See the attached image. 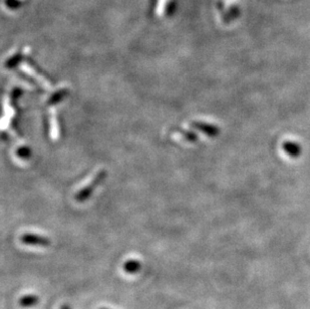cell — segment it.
Here are the masks:
<instances>
[{"label": "cell", "instance_id": "cell-1", "mask_svg": "<svg viewBox=\"0 0 310 309\" xmlns=\"http://www.w3.org/2000/svg\"><path fill=\"white\" fill-rule=\"evenodd\" d=\"M106 175H107V173H106L105 171L100 172V173L96 176V178L94 179V181H93L90 185H88L85 189H83L82 191H80V192L78 193V195H76V200L82 202V201H85L86 199H88V198L91 196V193L94 191L95 187L98 186V185L104 180V178L106 177Z\"/></svg>", "mask_w": 310, "mask_h": 309}, {"label": "cell", "instance_id": "cell-6", "mask_svg": "<svg viewBox=\"0 0 310 309\" xmlns=\"http://www.w3.org/2000/svg\"><path fill=\"white\" fill-rule=\"evenodd\" d=\"M142 264L138 260H128L124 264V270L129 274H135L138 273L141 270Z\"/></svg>", "mask_w": 310, "mask_h": 309}, {"label": "cell", "instance_id": "cell-3", "mask_svg": "<svg viewBox=\"0 0 310 309\" xmlns=\"http://www.w3.org/2000/svg\"><path fill=\"white\" fill-rule=\"evenodd\" d=\"M193 128L197 129L198 131L204 133L210 138H216L220 135V129L214 125L207 124L204 122H194L191 124Z\"/></svg>", "mask_w": 310, "mask_h": 309}, {"label": "cell", "instance_id": "cell-2", "mask_svg": "<svg viewBox=\"0 0 310 309\" xmlns=\"http://www.w3.org/2000/svg\"><path fill=\"white\" fill-rule=\"evenodd\" d=\"M20 240L27 245H33V246H42V247H47L50 245V240L46 237L39 236L36 234H30L26 233L23 234L20 238Z\"/></svg>", "mask_w": 310, "mask_h": 309}, {"label": "cell", "instance_id": "cell-4", "mask_svg": "<svg viewBox=\"0 0 310 309\" xmlns=\"http://www.w3.org/2000/svg\"><path fill=\"white\" fill-rule=\"evenodd\" d=\"M282 149L285 154L293 159L299 158L302 154V147L299 143L296 142L286 141L282 144Z\"/></svg>", "mask_w": 310, "mask_h": 309}, {"label": "cell", "instance_id": "cell-7", "mask_svg": "<svg viewBox=\"0 0 310 309\" xmlns=\"http://www.w3.org/2000/svg\"><path fill=\"white\" fill-rule=\"evenodd\" d=\"M60 309H71L70 308V306L68 305V304H64V305H62V307Z\"/></svg>", "mask_w": 310, "mask_h": 309}, {"label": "cell", "instance_id": "cell-8", "mask_svg": "<svg viewBox=\"0 0 310 309\" xmlns=\"http://www.w3.org/2000/svg\"><path fill=\"white\" fill-rule=\"evenodd\" d=\"M102 309H106V308H102Z\"/></svg>", "mask_w": 310, "mask_h": 309}, {"label": "cell", "instance_id": "cell-5", "mask_svg": "<svg viewBox=\"0 0 310 309\" xmlns=\"http://www.w3.org/2000/svg\"><path fill=\"white\" fill-rule=\"evenodd\" d=\"M39 302V298L37 295L34 294H28V295H24L22 296L19 301L18 304L23 307V308H30L33 307L35 305H37Z\"/></svg>", "mask_w": 310, "mask_h": 309}]
</instances>
